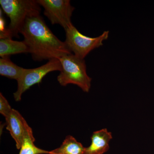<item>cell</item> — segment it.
Listing matches in <instances>:
<instances>
[{"label":"cell","mask_w":154,"mask_h":154,"mask_svg":"<svg viewBox=\"0 0 154 154\" xmlns=\"http://www.w3.org/2000/svg\"><path fill=\"white\" fill-rule=\"evenodd\" d=\"M62 70V66L59 59L51 60L45 64L36 68L25 69L20 79L17 81L18 88L14 94L15 101H21L22 94L25 91L32 86L41 83L43 78L49 72L56 71L61 72Z\"/></svg>","instance_id":"5"},{"label":"cell","mask_w":154,"mask_h":154,"mask_svg":"<svg viewBox=\"0 0 154 154\" xmlns=\"http://www.w3.org/2000/svg\"><path fill=\"white\" fill-rule=\"evenodd\" d=\"M33 60L59 59L71 54L64 42L54 34L40 15L28 18L20 30Z\"/></svg>","instance_id":"1"},{"label":"cell","mask_w":154,"mask_h":154,"mask_svg":"<svg viewBox=\"0 0 154 154\" xmlns=\"http://www.w3.org/2000/svg\"><path fill=\"white\" fill-rule=\"evenodd\" d=\"M44 9V14L52 25L59 24L65 30L72 24L71 17L75 8L69 0H37Z\"/></svg>","instance_id":"6"},{"label":"cell","mask_w":154,"mask_h":154,"mask_svg":"<svg viewBox=\"0 0 154 154\" xmlns=\"http://www.w3.org/2000/svg\"><path fill=\"white\" fill-rule=\"evenodd\" d=\"M34 141L33 131L26 135L20 149L19 154H49V152L36 147L34 145Z\"/></svg>","instance_id":"12"},{"label":"cell","mask_w":154,"mask_h":154,"mask_svg":"<svg viewBox=\"0 0 154 154\" xmlns=\"http://www.w3.org/2000/svg\"><path fill=\"white\" fill-rule=\"evenodd\" d=\"M62 70L57 76L61 85H76L84 92H88L91 87L92 79L87 74L85 62L74 54H68L59 59Z\"/></svg>","instance_id":"3"},{"label":"cell","mask_w":154,"mask_h":154,"mask_svg":"<svg viewBox=\"0 0 154 154\" xmlns=\"http://www.w3.org/2000/svg\"><path fill=\"white\" fill-rule=\"evenodd\" d=\"M67 47L76 56L84 59L91 51L103 45V42L108 38L109 31H105L98 37H88L82 34L72 24L66 29Z\"/></svg>","instance_id":"4"},{"label":"cell","mask_w":154,"mask_h":154,"mask_svg":"<svg viewBox=\"0 0 154 154\" xmlns=\"http://www.w3.org/2000/svg\"><path fill=\"white\" fill-rule=\"evenodd\" d=\"M25 69L18 66L10 59V56H5L0 59V75L18 81L22 75Z\"/></svg>","instance_id":"11"},{"label":"cell","mask_w":154,"mask_h":154,"mask_svg":"<svg viewBox=\"0 0 154 154\" xmlns=\"http://www.w3.org/2000/svg\"><path fill=\"white\" fill-rule=\"evenodd\" d=\"M22 53H29L28 46L24 41H15L12 38L0 39L1 57Z\"/></svg>","instance_id":"9"},{"label":"cell","mask_w":154,"mask_h":154,"mask_svg":"<svg viewBox=\"0 0 154 154\" xmlns=\"http://www.w3.org/2000/svg\"><path fill=\"white\" fill-rule=\"evenodd\" d=\"M5 118L7 129L15 140L17 149H20L26 135L33 131L32 128L19 112L13 108Z\"/></svg>","instance_id":"7"},{"label":"cell","mask_w":154,"mask_h":154,"mask_svg":"<svg viewBox=\"0 0 154 154\" xmlns=\"http://www.w3.org/2000/svg\"><path fill=\"white\" fill-rule=\"evenodd\" d=\"M3 11L10 18L8 29L11 38H19V33L28 18L39 16L41 6L37 0H1Z\"/></svg>","instance_id":"2"},{"label":"cell","mask_w":154,"mask_h":154,"mask_svg":"<svg viewBox=\"0 0 154 154\" xmlns=\"http://www.w3.org/2000/svg\"><path fill=\"white\" fill-rule=\"evenodd\" d=\"M13 108L3 94H0V113L5 117L8 115Z\"/></svg>","instance_id":"13"},{"label":"cell","mask_w":154,"mask_h":154,"mask_svg":"<svg viewBox=\"0 0 154 154\" xmlns=\"http://www.w3.org/2000/svg\"><path fill=\"white\" fill-rule=\"evenodd\" d=\"M0 12V37L1 38H12L8 27L6 26L5 20L3 17L2 11L1 9Z\"/></svg>","instance_id":"14"},{"label":"cell","mask_w":154,"mask_h":154,"mask_svg":"<svg viewBox=\"0 0 154 154\" xmlns=\"http://www.w3.org/2000/svg\"><path fill=\"white\" fill-rule=\"evenodd\" d=\"M85 148L73 137L68 135L60 147L50 151L49 154H86Z\"/></svg>","instance_id":"10"},{"label":"cell","mask_w":154,"mask_h":154,"mask_svg":"<svg viewBox=\"0 0 154 154\" xmlns=\"http://www.w3.org/2000/svg\"><path fill=\"white\" fill-rule=\"evenodd\" d=\"M91 138L92 142L90 146L86 148V154H103L109 149L112 134L104 128L94 132Z\"/></svg>","instance_id":"8"}]
</instances>
